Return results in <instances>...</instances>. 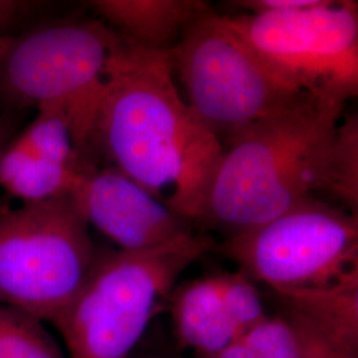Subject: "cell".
Listing matches in <instances>:
<instances>
[{"mask_svg":"<svg viewBox=\"0 0 358 358\" xmlns=\"http://www.w3.org/2000/svg\"><path fill=\"white\" fill-rule=\"evenodd\" d=\"M322 195L338 207L357 215L358 115H343L336 128L329 154L328 176Z\"/></svg>","mask_w":358,"mask_h":358,"instance_id":"5bb4252c","label":"cell"},{"mask_svg":"<svg viewBox=\"0 0 358 358\" xmlns=\"http://www.w3.org/2000/svg\"><path fill=\"white\" fill-rule=\"evenodd\" d=\"M207 358H259L255 352L244 344L242 340H238L232 345L220 350L217 355Z\"/></svg>","mask_w":358,"mask_h":358,"instance_id":"ffe728a7","label":"cell"},{"mask_svg":"<svg viewBox=\"0 0 358 358\" xmlns=\"http://www.w3.org/2000/svg\"><path fill=\"white\" fill-rule=\"evenodd\" d=\"M97 254L71 194L0 208V306L52 322L76 296Z\"/></svg>","mask_w":358,"mask_h":358,"instance_id":"5b68a950","label":"cell"},{"mask_svg":"<svg viewBox=\"0 0 358 358\" xmlns=\"http://www.w3.org/2000/svg\"><path fill=\"white\" fill-rule=\"evenodd\" d=\"M186 103L222 142L296 103L294 90L213 10L186 28L170 52Z\"/></svg>","mask_w":358,"mask_h":358,"instance_id":"8992f818","label":"cell"},{"mask_svg":"<svg viewBox=\"0 0 358 358\" xmlns=\"http://www.w3.org/2000/svg\"><path fill=\"white\" fill-rule=\"evenodd\" d=\"M279 315L292 332L297 358H358V352L336 343L300 315L285 308Z\"/></svg>","mask_w":358,"mask_h":358,"instance_id":"e0dca14e","label":"cell"},{"mask_svg":"<svg viewBox=\"0 0 358 358\" xmlns=\"http://www.w3.org/2000/svg\"><path fill=\"white\" fill-rule=\"evenodd\" d=\"M90 4L99 20L129 44L166 53L194 20L211 11L202 0H94Z\"/></svg>","mask_w":358,"mask_h":358,"instance_id":"30bf717a","label":"cell"},{"mask_svg":"<svg viewBox=\"0 0 358 358\" xmlns=\"http://www.w3.org/2000/svg\"><path fill=\"white\" fill-rule=\"evenodd\" d=\"M143 358H174V357H169V356H164V355H150V356H146V357Z\"/></svg>","mask_w":358,"mask_h":358,"instance_id":"7402d4cb","label":"cell"},{"mask_svg":"<svg viewBox=\"0 0 358 358\" xmlns=\"http://www.w3.org/2000/svg\"><path fill=\"white\" fill-rule=\"evenodd\" d=\"M343 108L303 94L223 142L203 223L230 235L321 195Z\"/></svg>","mask_w":358,"mask_h":358,"instance_id":"7a4b0ae2","label":"cell"},{"mask_svg":"<svg viewBox=\"0 0 358 358\" xmlns=\"http://www.w3.org/2000/svg\"><path fill=\"white\" fill-rule=\"evenodd\" d=\"M241 340L259 358H297L294 336L280 315L267 316Z\"/></svg>","mask_w":358,"mask_h":358,"instance_id":"ac0fdd59","label":"cell"},{"mask_svg":"<svg viewBox=\"0 0 358 358\" xmlns=\"http://www.w3.org/2000/svg\"><path fill=\"white\" fill-rule=\"evenodd\" d=\"M8 134H10V124H8V121L0 120V152L7 145Z\"/></svg>","mask_w":358,"mask_h":358,"instance_id":"44dd1931","label":"cell"},{"mask_svg":"<svg viewBox=\"0 0 358 358\" xmlns=\"http://www.w3.org/2000/svg\"><path fill=\"white\" fill-rule=\"evenodd\" d=\"M122 44L99 19L40 22L0 38V100L13 109L57 106L92 162L99 108Z\"/></svg>","mask_w":358,"mask_h":358,"instance_id":"277c9868","label":"cell"},{"mask_svg":"<svg viewBox=\"0 0 358 358\" xmlns=\"http://www.w3.org/2000/svg\"><path fill=\"white\" fill-rule=\"evenodd\" d=\"M44 3L31 0H0V38L15 36L36 26Z\"/></svg>","mask_w":358,"mask_h":358,"instance_id":"d6986e66","label":"cell"},{"mask_svg":"<svg viewBox=\"0 0 358 358\" xmlns=\"http://www.w3.org/2000/svg\"><path fill=\"white\" fill-rule=\"evenodd\" d=\"M357 217L309 196L214 250L273 292L322 288L358 272Z\"/></svg>","mask_w":358,"mask_h":358,"instance_id":"52a82bcc","label":"cell"},{"mask_svg":"<svg viewBox=\"0 0 358 358\" xmlns=\"http://www.w3.org/2000/svg\"><path fill=\"white\" fill-rule=\"evenodd\" d=\"M0 358H64L43 321L0 306Z\"/></svg>","mask_w":358,"mask_h":358,"instance_id":"9a60e30c","label":"cell"},{"mask_svg":"<svg viewBox=\"0 0 358 358\" xmlns=\"http://www.w3.org/2000/svg\"><path fill=\"white\" fill-rule=\"evenodd\" d=\"M96 149L189 222H202L223 142L194 113L170 53L122 40L94 128Z\"/></svg>","mask_w":358,"mask_h":358,"instance_id":"6da1fadb","label":"cell"},{"mask_svg":"<svg viewBox=\"0 0 358 358\" xmlns=\"http://www.w3.org/2000/svg\"><path fill=\"white\" fill-rule=\"evenodd\" d=\"M71 196L90 227L122 251H143L192 232L190 223L115 167H88Z\"/></svg>","mask_w":358,"mask_h":358,"instance_id":"9c48e42d","label":"cell"},{"mask_svg":"<svg viewBox=\"0 0 358 358\" xmlns=\"http://www.w3.org/2000/svg\"><path fill=\"white\" fill-rule=\"evenodd\" d=\"M289 309L325 336L358 352V272L322 288L273 292Z\"/></svg>","mask_w":358,"mask_h":358,"instance_id":"7c38bea8","label":"cell"},{"mask_svg":"<svg viewBox=\"0 0 358 358\" xmlns=\"http://www.w3.org/2000/svg\"><path fill=\"white\" fill-rule=\"evenodd\" d=\"M88 167L60 164L13 140L0 152V186L23 203H36L71 194Z\"/></svg>","mask_w":358,"mask_h":358,"instance_id":"4fadbf2b","label":"cell"},{"mask_svg":"<svg viewBox=\"0 0 358 358\" xmlns=\"http://www.w3.org/2000/svg\"><path fill=\"white\" fill-rule=\"evenodd\" d=\"M215 244L192 231L150 250L99 252L76 296L51 322L69 358H130L180 275Z\"/></svg>","mask_w":358,"mask_h":358,"instance_id":"3957f363","label":"cell"},{"mask_svg":"<svg viewBox=\"0 0 358 358\" xmlns=\"http://www.w3.org/2000/svg\"><path fill=\"white\" fill-rule=\"evenodd\" d=\"M220 279L229 316L243 337L244 333L260 324L268 315L264 310L255 282L242 271L222 272Z\"/></svg>","mask_w":358,"mask_h":358,"instance_id":"2e32d148","label":"cell"},{"mask_svg":"<svg viewBox=\"0 0 358 358\" xmlns=\"http://www.w3.org/2000/svg\"><path fill=\"white\" fill-rule=\"evenodd\" d=\"M294 90L337 108L358 94V6L319 0L291 13L226 15Z\"/></svg>","mask_w":358,"mask_h":358,"instance_id":"ba28073f","label":"cell"},{"mask_svg":"<svg viewBox=\"0 0 358 358\" xmlns=\"http://www.w3.org/2000/svg\"><path fill=\"white\" fill-rule=\"evenodd\" d=\"M169 303L179 345L201 358L211 357L242 338L224 304L220 273L176 287Z\"/></svg>","mask_w":358,"mask_h":358,"instance_id":"8fae6325","label":"cell"}]
</instances>
